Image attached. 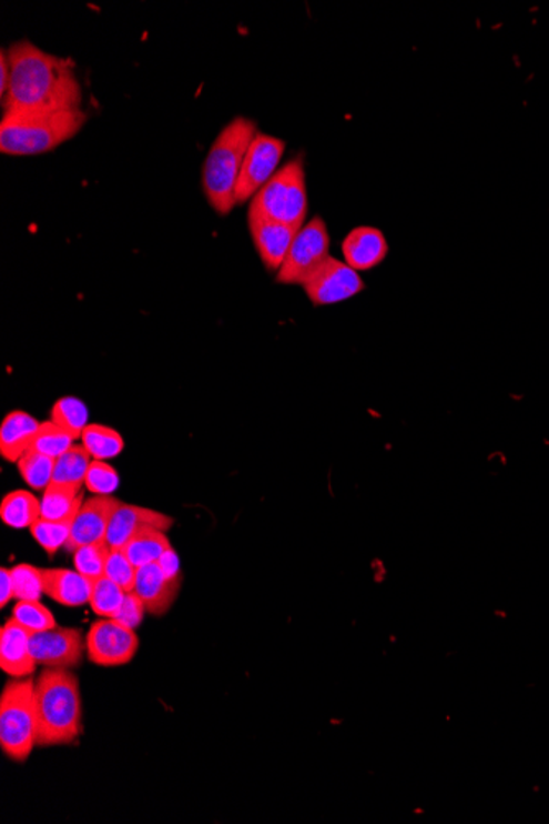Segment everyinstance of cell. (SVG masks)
<instances>
[{
	"instance_id": "cell-12",
	"label": "cell",
	"mask_w": 549,
	"mask_h": 824,
	"mask_svg": "<svg viewBox=\"0 0 549 824\" xmlns=\"http://www.w3.org/2000/svg\"><path fill=\"white\" fill-rule=\"evenodd\" d=\"M247 222L252 241L265 269L278 272L299 229L274 221L251 208H248Z\"/></svg>"
},
{
	"instance_id": "cell-3",
	"label": "cell",
	"mask_w": 549,
	"mask_h": 824,
	"mask_svg": "<svg viewBox=\"0 0 549 824\" xmlns=\"http://www.w3.org/2000/svg\"><path fill=\"white\" fill-rule=\"evenodd\" d=\"M257 125L247 118L232 119L211 145L203 165V190L207 203L221 217H227L235 204L238 177Z\"/></svg>"
},
{
	"instance_id": "cell-34",
	"label": "cell",
	"mask_w": 549,
	"mask_h": 824,
	"mask_svg": "<svg viewBox=\"0 0 549 824\" xmlns=\"http://www.w3.org/2000/svg\"><path fill=\"white\" fill-rule=\"evenodd\" d=\"M118 471L105 463V461L92 460L90 470H88L84 488L94 495H112V492L119 489Z\"/></svg>"
},
{
	"instance_id": "cell-15",
	"label": "cell",
	"mask_w": 549,
	"mask_h": 824,
	"mask_svg": "<svg viewBox=\"0 0 549 824\" xmlns=\"http://www.w3.org/2000/svg\"><path fill=\"white\" fill-rule=\"evenodd\" d=\"M173 523H175L173 517L163 514V512L122 502L115 511L114 517H112L105 542L111 549H122L132 536L138 535L140 530L153 526V529L170 532Z\"/></svg>"
},
{
	"instance_id": "cell-16",
	"label": "cell",
	"mask_w": 549,
	"mask_h": 824,
	"mask_svg": "<svg viewBox=\"0 0 549 824\" xmlns=\"http://www.w3.org/2000/svg\"><path fill=\"white\" fill-rule=\"evenodd\" d=\"M388 254L384 232L370 225L353 229L343 241L344 262L354 270H372L380 265Z\"/></svg>"
},
{
	"instance_id": "cell-1",
	"label": "cell",
	"mask_w": 549,
	"mask_h": 824,
	"mask_svg": "<svg viewBox=\"0 0 549 824\" xmlns=\"http://www.w3.org/2000/svg\"><path fill=\"white\" fill-rule=\"evenodd\" d=\"M9 91L2 98L3 114H43L74 111L83 101L77 68L70 58L47 53L29 40L7 50Z\"/></svg>"
},
{
	"instance_id": "cell-14",
	"label": "cell",
	"mask_w": 549,
	"mask_h": 824,
	"mask_svg": "<svg viewBox=\"0 0 549 824\" xmlns=\"http://www.w3.org/2000/svg\"><path fill=\"white\" fill-rule=\"evenodd\" d=\"M32 632L16 619H9L0 631V669L12 679H27L35 673L37 663L30 651Z\"/></svg>"
},
{
	"instance_id": "cell-10",
	"label": "cell",
	"mask_w": 549,
	"mask_h": 824,
	"mask_svg": "<svg viewBox=\"0 0 549 824\" xmlns=\"http://www.w3.org/2000/svg\"><path fill=\"white\" fill-rule=\"evenodd\" d=\"M302 287L315 307L346 302L366 289L357 270L334 258H327L321 263Z\"/></svg>"
},
{
	"instance_id": "cell-21",
	"label": "cell",
	"mask_w": 549,
	"mask_h": 824,
	"mask_svg": "<svg viewBox=\"0 0 549 824\" xmlns=\"http://www.w3.org/2000/svg\"><path fill=\"white\" fill-rule=\"evenodd\" d=\"M172 549L169 535L163 530L153 529V526H146V529L140 530L138 535L132 536L122 550L125 555L129 556L132 563L138 567L145 566V564L156 563L160 556Z\"/></svg>"
},
{
	"instance_id": "cell-29",
	"label": "cell",
	"mask_w": 549,
	"mask_h": 824,
	"mask_svg": "<svg viewBox=\"0 0 549 824\" xmlns=\"http://www.w3.org/2000/svg\"><path fill=\"white\" fill-rule=\"evenodd\" d=\"M109 553H111V546L108 545V542H95L80 546L77 552H73L74 570L94 583L95 580L105 574Z\"/></svg>"
},
{
	"instance_id": "cell-27",
	"label": "cell",
	"mask_w": 549,
	"mask_h": 824,
	"mask_svg": "<svg viewBox=\"0 0 549 824\" xmlns=\"http://www.w3.org/2000/svg\"><path fill=\"white\" fill-rule=\"evenodd\" d=\"M54 464H57V458L30 450L20 458L17 470L33 491L43 492L53 481Z\"/></svg>"
},
{
	"instance_id": "cell-23",
	"label": "cell",
	"mask_w": 549,
	"mask_h": 824,
	"mask_svg": "<svg viewBox=\"0 0 549 824\" xmlns=\"http://www.w3.org/2000/svg\"><path fill=\"white\" fill-rule=\"evenodd\" d=\"M40 501H42V519L60 521L81 508L84 495L81 489L51 482L43 491Z\"/></svg>"
},
{
	"instance_id": "cell-6",
	"label": "cell",
	"mask_w": 549,
	"mask_h": 824,
	"mask_svg": "<svg viewBox=\"0 0 549 824\" xmlns=\"http://www.w3.org/2000/svg\"><path fill=\"white\" fill-rule=\"evenodd\" d=\"M251 210L302 229L308 214L305 165L302 159L283 165L251 201Z\"/></svg>"
},
{
	"instance_id": "cell-5",
	"label": "cell",
	"mask_w": 549,
	"mask_h": 824,
	"mask_svg": "<svg viewBox=\"0 0 549 824\" xmlns=\"http://www.w3.org/2000/svg\"><path fill=\"white\" fill-rule=\"evenodd\" d=\"M35 680L13 679L0 694V748L13 762H26L35 747Z\"/></svg>"
},
{
	"instance_id": "cell-28",
	"label": "cell",
	"mask_w": 549,
	"mask_h": 824,
	"mask_svg": "<svg viewBox=\"0 0 549 824\" xmlns=\"http://www.w3.org/2000/svg\"><path fill=\"white\" fill-rule=\"evenodd\" d=\"M125 591L108 576L99 577L92 583L91 609L99 617H115L122 603Z\"/></svg>"
},
{
	"instance_id": "cell-18",
	"label": "cell",
	"mask_w": 549,
	"mask_h": 824,
	"mask_svg": "<svg viewBox=\"0 0 549 824\" xmlns=\"http://www.w3.org/2000/svg\"><path fill=\"white\" fill-rule=\"evenodd\" d=\"M40 425L42 422L23 410L7 413L0 425V456L9 463H19L20 458L32 450Z\"/></svg>"
},
{
	"instance_id": "cell-31",
	"label": "cell",
	"mask_w": 549,
	"mask_h": 824,
	"mask_svg": "<svg viewBox=\"0 0 549 824\" xmlns=\"http://www.w3.org/2000/svg\"><path fill=\"white\" fill-rule=\"evenodd\" d=\"M74 443H77V438L73 434L68 433L67 430L61 429L57 423L48 420V422H43L40 425L39 433H37L35 441L32 444V450L47 454V456L58 458L64 451L70 450Z\"/></svg>"
},
{
	"instance_id": "cell-37",
	"label": "cell",
	"mask_w": 549,
	"mask_h": 824,
	"mask_svg": "<svg viewBox=\"0 0 549 824\" xmlns=\"http://www.w3.org/2000/svg\"><path fill=\"white\" fill-rule=\"evenodd\" d=\"M0 584H2V591H0V607H7L10 601L16 600V591H13V581L10 570L2 567L0 570Z\"/></svg>"
},
{
	"instance_id": "cell-35",
	"label": "cell",
	"mask_w": 549,
	"mask_h": 824,
	"mask_svg": "<svg viewBox=\"0 0 549 824\" xmlns=\"http://www.w3.org/2000/svg\"><path fill=\"white\" fill-rule=\"evenodd\" d=\"M145 604L140 600L139 594L135 591H131V593L125 594L124 603H122L114 619H118L119 622L128 625V627L138 629L142 624L143 617H145Z\"/></svg>"
},
{
	"instance_id": "cell-13",
	"label": "cell",
	"mask_w": 549,
	"mask_h": 824,
	"mask_svg": "<svg viewBox=\"0 0 549 824\" xmlns=\"http://www.w3.org/2000/svg\"><path fill=\"white\" fill-rule=\"evenodd\" d=\"M121 504L122 502L112 495H94L87 499L78 511L70 540L64 549L68 552H77L80 546L105 542L112 517Z\"/></svg>"
},
{
	"instance_id": "cell-20",
	"label": "cell",
	"mask_w": 549,
	"mask_h": 824,
	"mask_svg": "<svg viewBox=\"0 0 549 824\" xmlns=\"http://www.w3.org/2000/svg\"><path fill=\"white\" fill-rule=\"evenodd\" d=\"M0 519L10 529H30L39 519H42V501L33 492H9L0 504Z\"/></svg>"
},
{
	"instance_id": "cell-9",
	"label": "cell",
	"mask_w": 549,
	"mask_h": 824,
	"mask_svg": "<svg viewBox=\"0 0 549 824\" xmlns=\"http://www.w3.org/2000/svg\"><path fill=\"white\" fill-rule=\"evenodd\" d=\"M140 641L135 629L114 617L94 622L87 635L88 659L98 666L128 665L138 655Z\"/></svg>"
},
{
	"instance_id": "cell-32",
	"label": "cell",
	"mask_w": 549,
	"mask_h": 824,
	"mask_svg": "<svg viewBox=\"0 0 549 824\" xmlns=\"http://www.w3.org/2000/svg\"><path fill=\"white\" fill-rule=\"evenodd\" d=\"M12 619L29 629L32 634L57 627V619L40 601H17Z\"/></svg>"
},
{
	"instance_id": "cell-24",
	"label": "cell",
	"mask_w": 549,
	"mask_h": 824,
	"mask_svg": "<svg viewBox=\"0 0 549 824\" xmlns=\"http://www.w3.org/2000/svg\"><path fill=\"white\" fill-rule=\"evenodd\" d=\"M81 444L90 451L92 460L108 461L124 451V438L111 426L90 423L81 434Z\"/></svg>"
},
{
	"instance_id": "cell-19",
	"label": "cell",
	"mask_w": 549,
	"mask_h": 824,
	"mask_svg": "<svg viewBox=\"0 0 549 824\" xmlns=\"http://www.w3.org/2000/svg\"><path fill=\"white\" fill-rule=\"evenodd\" d=\"M43 591L54 603L67 607H81L90 604L92 581L77 570H43Z\"/></svg>"
},
{
	"instance_id": "cell-38",
	"label": "cell",
	"mask_w": 549,
	"mask_h": 824,
	"mask_svg": "<svg viewBox=\"0 0 549 824\" xmlns=\"http://www.w3.org/2000/svg\"><path fill=\"white\" fill-rule=\"evenodd\" d=\"M10 84V63L7 50L0 51V96H6Z\"/></svg>"
},
{
	"instance_id": "cell-26",
	"label": "cell",
	"mask_w": 549,
	"mask_h": 824,
	"mask_svg": "<svg viewBox=\"0 0 549 824\" xmlns=\"http://www.w3.org/2000/svg\"><path fill=\"white\" fill-rule=\"evenodd\" d=\"M88 419H90L88 406L78 396H61L54 402L50 413L51 422L73 434L77 440H80L84 429L90 425Z\"/></svg>"
},
{
	"instance_id": "cell-7",
	"label": "cell",
	"mask_w": 549,
	"mask_h": 824,
	"mask_svg": "<svg viewBox=\"0 0 549 824\" xmlns=\"http://www.w3.org/2000/svg\"><path fill=\"white\" fill-rule=\"evenodd\" d=\"M329 245L326 222L319 217L306 222L296 234L285 262L276 272V282L283 285H303L321 263L331 258Z\"/></svg>"
},
{
	"instance_id": "cell-36",
	"label": "cell",
	"mask_w": 549,
	"mask_h": 824,
	"mask_svg": "<svg viewBox=\"0 0 549 824\" xmlns=\"http://www.w3.org/2000/svg\"><path fill=\"white\" fill-rule=\"evenodd\" d=\"M160 570L163 571V574H165L169 580L176 581V583H182V570H180V560L179 555H176L175 550L169 549L165 553H163L162 556H160L159 562Z\"/></svg>"
},
{
	"instance_id": "cell-33",
	"label": "cell",
	"mask_w": 549,
	"mask_h": 824,
	"mask_svg": "<svg viewBox=\"0 0 549 824\" xmlns=\"http://www.w3.org/2000/svg\"><path fill=\"white\" fill-rule=\"evenodd\" d=\"M139 567L129 560L122 549H111L108 564H105V574L109 580L122 587L125 593H131L135 587Z\"/></svg>"
},
{
	"instance_id": "cell-25",
	"label": "cell",
	"mask_w": 549,
	"mask_h": 824,
	"mask_svg": "<svg viewBox=\"0 0 549 824\" xmlns=\"http://www.w3.org/2000/svg\"><path fill=\"white\" fill-rule=\"evenodd\" d=\"M78 511H80V509H77V511H74L73 514L68 515V517L60 519V521L39 519V521L30 526V533H32L33 540L45 550L48 556L57 555L58 550L67 546Z\"/></svg>"
},
{
	"instance_id": "cell-8",
	"label": "cell",
	"mask_w": 549,
	"mask_h": 824,
	"mask_svg": "<svg viewBox=\"0 0 549 824\" xmlns=\"http://www.w3.org/2000/svg\"><path fill=\"white\" fill-rule=\"evenodd\" d=\"M285 147L282 139L268 135V133L258 132L254 137L245 155L244 165H242L237 190H235L237 204L254 200L255 194L278 172Z\"/></svg>"
},
{
	"instance_id": "cell-17",
	"label": "cell",
	"mask_w": 549,
	"mask_h": 824,
	"mask_svg": "<svg viewBox=\"0 0 549 824\" xmlns=\"http://www.w3.org/2000/svg\"><path fill=\"white\" fill-rule=\"evenodd\" d=\"M180 590L182 583L169 580L159 564L150 563L139 567L134 591L145 604L149 614H166L179 597Z\"/></svg>"
},
{
	"instance_id": "cell-30",
	"label": "cell",
	"mask_w": 549,
	"mask_h": 824,
	"mask_svg": "<svg viewBox=\"0 0 549 824\" xmlns=\"http://www.w3.org/2000/svg\"><path fill=\"white\" fill-rule=\"evenodd\" d=\"M17 601H40L43 591V570L33 564L20 563L10 567Z\"/></svg>"
},
{
	"instance_id": "cell-22",
	"label": "cell",
	"mask_w": 549,
	"mask_h": 824,
	"mask_svg": "<svg viewBox=\"0 0 549 824\" xmlns=\"http://www.w3.org/2000/svg\"><path fill=\"white\" fill-rule=\"evenodd\" d=\"M91 463L92 456L90 451H88L83 444L74 443L70 450L64 451L61 456L57 458L53 481L51 482H54V484L71 485V488L83 489Z\"/></svg>"
},
{
	"instance_id": "cell-4",
	"label": "cell",
	"mask_w": 549,
	"mask_h": 824,
	"mask_svg": "<svg viewBox=\"0 0 549 824\" xmlns=\"http://www.w3.org/2000/svg\"><path fill=\"white\" fill-rule=\"evenodd\" d=\"M87 112H43V114H2L0 152L12 157L40 155L73 139L87 124Z\"/></svg>"
},
{
	"instance_id": "cell-2",
	"label": "cell",
	"mask_w": 549,
	"mask_h": 824,
	"mask_svg": "<svg viewBox=\"0 0 549 824\" xmlns=\"http://www.w3.org/2000/svg\"><path fill=\"white\" fill-rule=\"evenodd\" d=\"M37 747L73 744L83 733L80 680L67 669H45L33 689Z\"/></svg>"
},
{
	"instance_id": "cell-11",
	"label": "cell",
	"mask_w": 549,
	"mask_h": 824,
	"mask_svg": "<svg viewBox=\"0 0 549 824\" xmlns=\"http://www.w3.org/2000/svg\"><path fill=\"white\" fill-rule=\"evenodd\" d=\"M30 651L39 666L45 669H77L83 662L87 641L74 627H53L35 632L30 639Z\"/></svg>"
}]
</instances>
